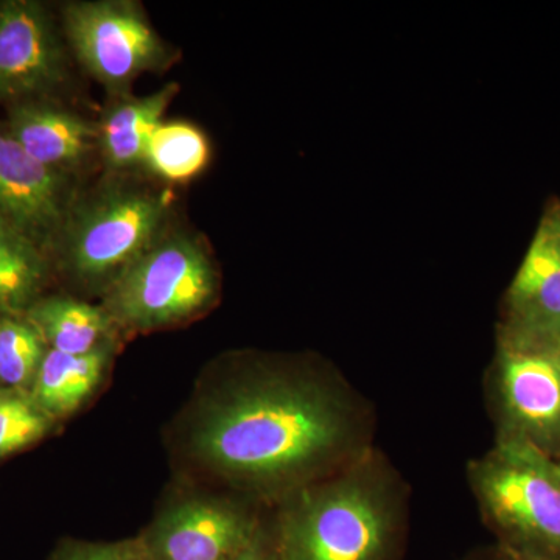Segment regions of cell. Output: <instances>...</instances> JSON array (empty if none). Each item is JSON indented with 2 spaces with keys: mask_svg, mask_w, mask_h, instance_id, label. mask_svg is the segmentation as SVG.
<instances>
[{
  "mask_svg": "<svg viewBox=\"0 0 560 560\" xmlns=\"http://www.w3.org/2000/svg\"><path fill=\"white\" fill-rule=\"evenodd\" d=\"M43 248L0 217V319L24 316L47 280Z\"/></svg>",
  "mask_w": 560,
  "mask_h": 560,
  "instance_id": "obj_16",
  "label": "cell"
},
{
  "mask_svg": "<svg viewBox=\"0 0 560 560\" xmlns=\"http://www.w3.org/2000/svg\"><path fill=\"white\" fill-rule=\"evenodd\" d=\"M168 208L165 195L116 186L70 209L62 230L70 275L84 287L105 291L124 268L164 235Z\"/></svg>",
  "mask_w": 560,
  "mask_h": 560,
  "instance_id": "obj_5",
  "label": "cell"
},
{
  "mask_svg": "<svg viewBox=\"0 0 560 560\" xmlns=\"http://www.w3.org/2000/svg\"><path fill=\"white\" fill-rule=\"evenodd\" d=\"M24 318L38 330L47 348L69 355H84L117 341L120 329L98 305L51 296L38 300Z\"/></svg>",
  "mask_w": 560,
  "mask_h": 560,
  "instance_id": "obj_15",
  "label": "cell"
},
{
  "mask_svg": "<svg viewBox=\"0 0 560 560\" xmlns=\"http://www.w3.org/2000/svg\"><path fill=\"white\" fill-rule=\"evenodd\" d=\"M234 560H280L272 514L265 517L264 525L250 541L249 547Z\"/></svg>",
  "mask_w": 560,
  "mask_h": 560,
  "instance_id": "obj_21",
  "label": "cell"
},
{
  "mask_svg": "<svg viewBox=\"0 0 560 560\" xmlns=\"http://www.w3.org/2000/svg\"><path fill=\"white\" fill-rule=\"evenodd\" d=\"M5 127L33 160L62 175L69 176L98 150L97 125L49 103H14Z\"/></svg>",
  "mask_w": 560,
  "mask_h": 560,
  "instance_id": "obj_12",
  "label": "cell"
},
{
  "mask_svg": "<svg viewBox=\"0 0 560 560\" xmlns=\"http://www.w3.org/2000/svg\"><path fill=\"white\" fill-rule=\"evenodd\" d=\"M459 560H515L511 558L508 552L500 550L497 545H492V547L477 548V550L467 552L464 558Z\"/></svg>",
  "mask_w": 560,
  "mask_h": 560,
  "instance_id": "obj_22",
  "label": "cell"
},
{
  "mask_svg": "<svg viewBox=\"0 0 560 560\" xmlns=\"http://www.w3.org/2000/svg\"><path fill=\"white\" fill-rule=\"evenodd\" d=\"M555 217H556V221H558V226H559V230H560V210L558 213H555Z\"/></svg>",
  "mask_w": 560,
  "mask_h": 560,
  "instance_id": "obj_24",
  "label": "cell"
},
{
  "mask_svg": "<svg viewBox=\"0 0 560 560\" xmlns=\"http://www.w3.org/2000/svg\"><path fill=\"white\" fill-rule=\"evenodd\" d=\"M370 401L313 355L242 352L201 381L179 419L187 467L261 506L371 451Z\"/></svg>",
  "mask_w": 560,
  "mask_h": 560,
  "instance_id": "obj_1",
  "label": "cell"
},
{
  "mask_svg": "<svg viewBox=\"0 0 560 560\" xmlns=\"http://www.w3.org/2000/svg\"><path fill=\"white\" fill-rule=\"evenodd\" d=\"M103 293L102 307L120 330L164 329L208 311L219 294V275L197 238L164 234Z\"/></svg>",
  "mask_w": 560,
  "mask_h": 560,
  "instance_id": "obj_4",
  "label": "cell"
},
{
  "mask_svg": "<svg viewBox=\"0 0 560 560\" xmlns=\"http://www.w3.org/2000/svg\"><path fill=\"white\" fill-rule=\"evenodd\" d=\"M256 501L235 495L183 493L139 534L147 560H234L264 525Z\"/></svg>",
  "mask_w": 560,
  "mask_h": 560,
  "instance_id": "obj_7",
  "label": "cell"
},
{
  "mask_svg": "<svg viewBox=\"0 0 560 560\" xmlns=\"http://www.w3.org/2000/svg\"><path fill=\"white\" fill-rule=\"evenodd\" d=\"M178 91V84H167L145 97L121 94L105 109L97 125L98 151L110 173L143 168L151 135Z\"/></svg>",
  "mask_w": 560,
  "mask_h": 560,
  "instance_id": "obj_13",
  "label": "cell"
},
{
  "mask_svg": "<svg viewBox=\"0 0 560 560\" xmlns=\"http://www.w3.org/2000/svg\"><path fill=\"white\" fill-rule=\"evenodd\" d=\"M47 349L24 316L0 319V389L31 393Z\"/></svg>",
  "mask_w": 560,
  "mask_h": 560,
  "instance_id": "obj_18",
  "label": "cell"
},
{
  "mask_svg": "<svg viewBox=\"0 0 560 560\" xmlns=\"http://www.w3.org/2000/svg\"><path fill=\"white\" fill-rule=\"evenodd\" d=\"M280 560H404L410 488L377 447L275 504Z\"/></svg>",
  "mask_w": 560,
  "mask_h": 560,
  "instance_id": "obj_2",
  "label": "cell"
},
{
  "mask_svg": "<svg viewBox=\"0 0 560 560\" xmlns=\"http://www.w3.org/2000/svg\"><path fill=\"white\" fill-rule=\"evenodd\" d=\"M54 420L36 407L32 397L0 389V458L24 451L47 436Z\"/></svg>",
  "mask_w": 560,
  "mask_h": 560,
  "instance_id": "obj_19",
  "label": "cell"
},
{
  "mask_svg": "<svg viewBox=\"0 0 560 560\" xmlns=\"http://www.w3.org/2000/svg\"><path fill=\"white\" fill-rule=\"evenodd\" d=\"M210 161L209 139L189 121H162L147 145L143 168L167 183L197 178Z\"/></svg>",
  "mask_w": 560,
  "mask_h": 560,
  "instance_id": "obj_17",
  "label": "cell"
},
{
  "mask_svg": "<svg viewBox=\"0 0 560 560\" xmlns=\"http://www.w3.org/2000/svg\"><path fill=\"white\" fill-rule=\"evenodd\" d=\"M66 38L84 69L109 91L121 92L172 54L136 2H72L62 13Z\"/></svg>",
  "mask_w": 560,
  "mask_h": 560,
  "instance_id": "obj_6",
  "label": "cell"
},
{
  "mask_svg": "<svg viewBox=\"0 0 560 560\" xmlns=\"http://www.w3.org/2000/svg\"><path fill=\"white\" fill-rule=\"evenodd\" d=\"M492 385L497 441H517L552 459L560 452V349L500 348Z\"/></svg>",
  "mask_w": 560,
  "mask_h": 560,
  "instance_id": "obj_8",
  "label": "cell"
},
{
  "mask_svg": "<svg viewBox=\"0 0 560 560\" xmlns=\"http://www.w3.org/2000/svg\"><path fill=\"white\" fill-rule=\"evenodd\" d=\"M49 560H147L138 537L120 541L65 539Z\"/></svg>",
  "mask_w": 560,
  "mask_h": 560,
  "instance_id": "obj_20",
  "label": "cell"
},
{
  "mask_svg": "<svg viewBox=\"0 0 560 560\" xmlns=\"http://www.w3.org/2000/svg\"><path fill=\"white\" fill-rule=\"evenodd\" d=\"M467 482L495 545L515 560H560V480L552 459L497 441L467 464Z\"/></svg>",
  "mask_w": 560,
  "mask_h": 560,
  "instance_id": "obj_3",
  "label": "cell"
},
{
  "mask_svg": "<svg viewBox=\"0 0 560 560\" xmlns=\"http://www.w3.org/2000/svg\"><path fill=\"white\" fill-rule=\"evenodd\" d=\"M500 348L560 349V230L540 224L508 293Z\"/></svg>",
  "mask_w": 560,
  "mask_h": 560,
  "instance_id": "obj_10",
  "label": "cell"
},
{
  "mask_svg": "<svg viewBox=\"0 0 560 560\" xmlns=\"http://www.w3.org/2000/svg\"><path fill=\"white\" fill-rule=\"evenodd\" d=\"M66 73L65 46L46 7L0 2V101H35L65 83Z\"/></svg>",
  "mask_w": 560,
  "mask_h": 560,
  "instance_id": "obj_9",
  "label": "cell"
},
{
  "mask_svg": "<svg viewBox=\"0 0 560 560\" xmlns=\"http://www.w3.org/2000/svg\"><path fill=\"white\" fill-rule=\"evenodd\" d=\"M552 464H555V470H556V474H558V477L560 480V458L552 460Z\"/></svg>",
  "mask_w": 560,
  "mask_h": 560,
  "instance_id": "obj_23",
  "label": "cell"
},
{
  "mask_svg": "<svg viewBox=\"0 0 560 560\" xmlns=\"http://www.w3.org/2000/svg\"><path fill=\"white\" fill-rule=\"evenodd\" d=\"M70 209L69 176L33 160L0 127V217L44 249L65 230Z\"/></svg>",
  "mask_w": 560,
  "mask_h": 560,
  "instance_id": "obj_11",
  "label": "cell"
},
{
  "mask_svg": "<svg viewBox=\"0 0 560 560\" xmlns=\"http://www.w3.org/2000/svg\"><path fill=\"white\" fill-rule=\"evenodd\" d=\"M116 342L84 355L47 349L28 396L47 418L65 419L79 410L105 378Z\"/></svg>",
  "mask_w": 560,
  "mask_h": 560,
  "instance_id": "obj_14",
  "label": "cell"
}]
</instances>
